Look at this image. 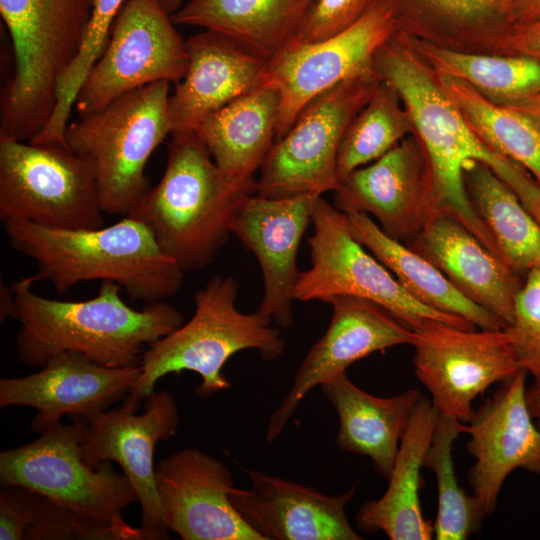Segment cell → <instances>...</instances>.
Listing matches in <instances>:
<instances>
[{"label": "cell", "instance_id": "1", "mask_svg": "<svg viewBox=\"0 0 540 540\" xmlns=\"http://www.w3.org/2000/svg\"><path fill=\"white\" fill-rule=\"evenodd\" d=\"M34 276L12 284L20 328L19 360L42 368L52 357L76 352L111 368L139 366L150 346L184 323L180 310L164 302L134 309L121 297L122 288L102 281L95 297L60 301L32 290Z\"/></svg>", "mask_w": 540, "mask_h": 540}, {"label": "cell", "instance_id": "2", "mask_svg": "<svg viewBox=\"0 0 540 540\" xmlns=\"http://www.w3.org/2000/svg\"><path fill=\"white\" fill-rule=\"evenodd\" d=\"M381 81L399 95L413 124L427 164L431 219L449 216L463 224L489 251L502 259L491 233L474 211L464 184V170L480 161L493 171L504 156L475 134L439 84L433 70L396 30L372 59Z\"/></svg>", "mask_w": 540, "mask_h": 540}, {"label": "cell", "instance_id": "3", "mask_svg": "<svg viewBox=\"0 0 540 540\" xmlns=\"http://www.w3.org/2000/svg\"><path fill=\"white\" fill-rule=\"evenodd\" d=\"M10 246L32 259L36 282L63 295L78 283L111 281L131 301H164L182 287L185 272L151 230L129 216L95 229H57L29 222L4 224Z\"/></svg>", "mask_w": 540, "mask_h": 540}, {"label": "cell", "instance_id": "4", "mask_svg": "<svg viewBox=\"0 0 540 540\" xmlns=\"http://www.w3.org/2000/svg\"><path fill=\"white\" fill-rule=\"evenodd\" d=\"M256 181L224 173L193 130L171 133L164 173L128 215L144 223L186 273L215 260Z\"/></svg>", "mask_w": 540, "mask_h": 540}, {"label": "cell", "instance_id": "5", "mask_svg": "<svg viewBox=\"0 0 540 540\" xmlns=\"http://www.w3.org/2000/svg\"><path fill=\"white\" fill-rule=\"evenodd\" d=\"M237 296L232 276H214L199 289L190 320L148 346L141 375L122 404L138 412L161 378L183 371L200 376L195 394L205 399L231 387L222 370L234 354L253 349L266 361L280 357L285 350L280 330L258 311L241 312Z\"/></svg>", "mask_w": 540, "mask_h": 540}, {"label": "cell", "instance_id": "6", "mask_svg": "<svg viewBox=\"0 0 540 540\" xmlns=\"http://www.w3.org/2000/svg\"><path fill=\"white\" fill-rule=\"evenodd\" d=\"M87 420L72 418L26 445L0 453L1 485H17L42 494L70 511L86 539L143 540L140 527L127 524L123 510L138 501L124 474L112 461L88 464L81 448Z\"/></svg>", "mask_w": 540, "mask_h": 540}, {"label": "cell", "instance_id": "7", "mask_svg": "<svg viewBox=\"0 0 540 540\" xmlns=\"http://www.w3.org/2000/svg\"><path fill=\"white\" fill-rule=\"evenodd\" d=\"M91 8L92 0H0L15 59L1 97L0 138L30 141L46 125Z\"/></svg>", "mask_w": 540, "mask_h": 540}, {"label": "cell", "instance_id": "8", "mask_svg": "<svg viewBox=\"0 0 540 540\" xmlns=\"http://www.w3.org/2000/svg\"><path fill=\"white\" fill-rule=\"evenodd\" d=\"M170 84L146 85L68 124L67 147L89 163L104 213L128 216L150 188L146 164L173 132Z\"/></svg>", "mask_w": 540, "mask_h": 540}, {"label": "cell", "instance_id": "9", "mask_svg": "<svg viewBox=\"0 0 540 540\" xmlns=\"http://www.w3.org/2000/svg\"><path fill=\"white\" fill-rule=\"evenodd\" d=\"M311 222L314 227L308 239L311 267L300 272L293 289L295 300L328 303L335 296L351 295L377 303L413 331L431 322L476 329L463 318L413 298L353 236L345 213L322 196L315 202Z\"/></svg>", "mask_w": 540, "mask_h": 540}, {"label": "cell", "instance_id": "10", "mask_svg": "<svg viewBox=\"0 0 540 540\" xmlns=\"http://www.w3.org/2000/svg\"><path fill=\"white\" fill-rule=\"evenodd\" d=\"M89 163L59 144L0 139V220L57 229L104 226Z\"/></svg>", "mask_w": 540, "mask_h": 540}, {"label": "cell", "instance_id": "11", "mask_svg": "<svg viewBox=\"0 0 540 540\" xmlns=\"http://www.w3.org/2000/svg\"><path fill=\"white\" fill-rule=\"evenodd\" d=\"M379 81L371 65L311 99L271 147L259 169L256 194L277 199L337 191L341 140Z\"/></svg>", "mask_w": 540, "mask_h": 540}, {"label": "cell", "instance_id": "12", "mask_svg": "<svg viewBox=\"0 0 540 540\" xmlns=\"http://www.w3.org/2000/svg\"><path fill=\"white\" fill-rule=\"evenodd\" d=\"M160 0H127L106 46L79 89L74 106L80 116L146 85H177L188 66L186 42Z\"/></svg>", "mask_w": 540, "mask_h": 540}, {"label": "cell", "instance_id": "13", "mask_svg": "<svg viewBox=\"0 0 540 540\" xmlns=\"http://www.w3.org/2000/svg\"><path fill=\"white\" fill-rule=\"evenodd\" d=\"M413 365L441 415L469 423L474 400L521 367L510 335L501 329H462L431 322L414 331Z\"/></svg>", "mask_w": 540, "mask_h": 540}, {"label": "cell", "instance_id": "14", "mask_svg": "<svg viewBox=\"0 0 540 540\" xmlns=\"http://www.w3.org/2000/svg\"><path fill=\"white\" fill-rule=\"evenodd\" d=\"M179 421L174 396L162 390L144 400L141 414L122 404L87 421L83 429L84 460L93 467L116 462L132 485L141 507L143 540L169 539L153 458L157 443L174 436Z\"/></svg>", "mask_w": 540, "mask_h": 540}, {"label": "cell", "instance_id": "15", "mask_svg": "<svg viewBox=\"0 0 540 540\" xmlns=\"http://www.w3.org/2000/svg\"><path fill=\"white\" fill-rule=\"evenodd\" d=\"M396 30L391 8L378 0L342 33L287 50L269 62L265 84L280 95L276 141L289 131L311 99L371 67L376 51Z\"/></svg>", "mask_w": 540, "mask_h": 540}, {"label": "cell", "instance_id": "16", "mask_svg": "<svg viewBox=\"0 0 540 540\" xmlns=\"http://www.w3.org/2000/svg\"><path fill=\"white\" fill-rule=\"evenodd\" d=\"M332 316L324 335L310 348L287 395L270 416L268 442L283 431L311 390L345 373L354 362L387 348L412 345L414 331L370 300L338 295L328 302Z\"/></svg>", "mask_w": 540, "mask_h": 540}, {"label": "cell", "instance_id": "17", "mask_svg": "<svg viewBox=\"0 0 540 540\" xmlns=\"http://www.w3.org/2000/svg\"><path fill=\"white\" fill-rule=\"evenodd\" d=\"M141 365L111 368L83 354L64 352L52 357L36 373L0 379V407L25 406L37 410L31 428L37 433L61 424V419L91 421L123 401L141 375Z\"/></svg>", "mask_w": 540, "mask_h": 540}, {"label": "cell", "instance_id": "18", "mask_svg": "<svg viewBox=\"0 0 540 540\" xmlns=\"http://www.w3.org/2000/svg\"><path fill=\"white\" fill-rule=\"evenodd\" d=\"M524 370L487 399L463 432L475 463L467 479L485 518L496 508L506 478L521 468L540 474V428L527 403Z\"/></svg>", "mask_w": 540, "mask_h": 540}, {"label": "cell", "instance_id": "19", "mask_svg": "<svg viewBox=\"0 0 540 540\" xmlns=\"http://www.w3.org/2000/svg\"><path fill=\"white\" fill-rule=\"evenodd\" d=\"M156 485L169 531L183 540H263L229 499L233 477L224 462L196 448L162 459Z\"/></svg>", "mask_w": 540, "mask_h": 540}, {"label": "cell", "instance_id": "20", "mask_svg": "<svg viewBox=\"0 0 540 540\" xmlns=\"http://www.w3.org/2000/svg\"><path fill=\"white\" fill-rule=\"evenodd\" d=\"M334 206L372 215L386 234L408 245L431 219L427 164L415 135L353 171L335 191Z\"/></svg>", "mask_w": 540, "mask_h": 540}, {"label": "cell", "instance_id": "21", "mask_svg": "<svg viewBox=\"0 0 540 540\" xmlns=\"http://www.w3.org/2000/svg\"><path fill=\"white\" fill-rule=\"evenodd\" d=\"M319 196L276 199L254 194L232 226V235L254 253L262 272L264 294L257 311L280 328L294 323L293 289L301 272L297 253Z\"/></svg>", "mask_w": 540, "mask_h": 540}, {"label": "cell", "instance_id": "22", "mask_svg": "<svg viewBox=\"0 0 540 540\" xmlns=\"http://www.w3.org/2000/svg\"><path fill=\"white\" fill-rule=\"evenodd\" d=\"M248 488L232 487L229 499L263 540H359L345 507L357 486L339 495L245 468Z\"/></svg>", "mask_w": 540, "mask_h": 540}, {"label": "cell", "instance_id": "23", "mask_svg": "<svg viewBox=\"0 0 540 540\" xmlns=\"http://www.w3.org/2000/svg\"><path fill=\"white\" fill-rule=\"evenodd\" d=\"M185 42L187 70L169 98L173 131H194L209 115L265 84L268 61L231 38L205 29Z\"/></svg>", "mask_w": 540, "mask_h": 540}, {"label": "cell", "instance_id": "24", "mask_svg": "<svg viewBox=\"0 0 540 540\" xmlns=\"http://www.w3.org/2000/svg\"><path fill=\"white\" fill-rule=\"evenodd\" d=\"M435 265L465 297L511 325L525 278L449 216L430 219L407 245Z\"/></svg>", "mask_w": 540, "mask_h": 540}, {"label": "cell", "instance_id": "25", "mask_svg": "<svg viewBox=\"0 0 540 540\" xmlns=\"http://www.w3.org/2000/svg\"><path fill=\"white\" fill-rule=\"evenodd\" d=\"M439 411L421 397L401 438L385 493L364 503L355 515L356 527L366 533L382 531L391 540L433 539V522L422 513L421 469Z\"/></svg>", "mask_w": 540, "mask_h": 540}, {"label": "cell", "instance_id": "26", "mask_svg": "<svg viewBox=\"0 0 540 540\" xmlns=\"http://www.w3.org/2000/svg\"><path fill=\"white\" fill-rule=\"evenodd\" d=\"M321 389L338 416L337 446L370 458L377 472L388 480L421 393L411 389L392 397H377L356 386L346 372L324 382Z\"/></svg>", "mask_w": 540, "mask_h": 540}, {"label": "cell", "instance_id": "27", "mask_svg": "<svg viewBox=\"0 0 540 540\" xmlns=\"http://www.w3.org/2000/svg\"><path fill=\"white\" fill-rule=\"evenodd\" d=\"M314 0H189L175 25L221 33L271 62L289 47Z\"/></svg>", "mask_w": 540, "mask_h": 540}, {"label": "cell", "instance_id": "28", "mask_svg": "<svg viewBox=\"0 0 540 540\" xmlns=\"http://www.w3.org/2000/svg\"><path fill=\"white\" fill-rule=\"evenodd\" d=\"M279 109V92L264 84L209 115L194 132L224 173L254 179L276 141Z\"/></svg>", "mask_w": 540, "mask_h": 540}, {"label": "cell", "instance_id": "29", "mask_svg": "<svg viewBox=\"0 0 540 540\" xmlns=\"http://www.w3.org/2000/svg\"><path fill=\"white\" fill-rule=\"evenodd\" d=\"M397 30L464 52L492 53L513 25L509 0H384Z\"/></svg>", "mask_w": 540, "mask_h": 540}, {"label": "cell", "instance_id": "30", "mask_svg": "<svg viewBox=\"0 0 540 540\" xmlns=\"http://www.w3.org/2000/svg\"><path fill=\"white\" fill-rule=\"evenodd\" d=\"M345 215L353 236L413 298L428 307L463 318L479 329L505 328L493 314L459 292L429 260L386 234L368 214L352 211Z\"/></svg>", "mask_w": 540, "mask_h": 540}, {"label": "cell", "instance_id": "31", "mask_svg": "<svg viewBox=\"0 0 540 540\" xmlns=\"http://www.w3.org/2000/svg\"><path fill=\"white\" fill-rule=\"evenodd\" d=\"M464 184L504 262L524 278L540 267V226L515 192L488 165L475 160L464 170Z\"/></svg>", "mask_w": 540, "mask_h": 540}, {"label": "cell", "instance_id": "32", "mask_svg": "<svg viewBox=\"0 0 540 540\" xmlns=\"http://www.w3.org/2000/svg\"><path fill=\"white\" fill-rule=\"evenodd\" d=\"M407 37L434 73L460 79L497 104L540 93L539 59L516 54L464 52Z\"/></svg>", "mask_w": 540, "mask_h": 540}, {"label": "cell", "instance_id": "33", "mask_svg": "<svg viewBox=\"0 0 540 540\" xmlns=\"http://www.w3.org/2000/svg\"><path fill=\"white\" fill-rule=\"evenodd\" d=\"M435 75L480 140L522 166L540 185V129L519 111L487 99L466 82Z\"/></svg>", "mask_w": 540, "mask_h": 540}, {"label": "cell", "instance_id": "34", "mask_svg": "<svg viewBox=\"0 0 540 540\" xmlns=\"http://www.w3.org/2000/svg\"><path fill=\"white\" fill-rule=\"evenodd\" d=\"M410 134H413V124L403 102L389 84L380 80L341 140L337 158L339 183L356 169L383 156Z\"/></svg>", "mask_w": 540, "mask_h": 540}, {"label": "cell", "instance_id": "35", "mask_svg": "<svg viewBox=\"0 0 540 540\" xmlns=\"http://www.w3.org/2000/svg\"><path fill=\"white\" fill-rule=\"evenodd\" d=\"M462 432L463 423L440 414L424 459V467L434 472L437 483L436 540H465L479 531L485 519L478 501L460 487L456 475L452 446Z\"/></svg>", "mask_w": 540, "mask_h": 540}, {"label": "cell", "instance_id": "36", "mask_svg": "<svg viewBox=\"0 0 540 540\" xmlns=\"http://www.w3.org/2000/svg\"><path fill=\"white\" fill-rule=\"evenodd\" d=\"M127 0H92V8L79 50L59 78L56 101L43 129L31 140L34 144L56 143L67 147L65 133L79 89L102 54L114 21Z\"/></svg>", "mask_w": 540, "mask_h": 540}, {"label": "cell", "instance_id": "37", "mask_svg": "<svg viewBox=\"0 0 540 540\" xmlns=\"http://www.w3.org/2000/svg\"><path fill=\"white\" fill-rule=\"evenodd\" d=\"M506 329L521 369L540 386V267L527 273L515 297L513 321Z\"/></svg>", "mask_w": 540, "mask_h": 540}, {"label": "cell", "instance_id": "38", "mask_svg": "<svg viewBox=\"0 0 540 540\" xmlns=\"http://www.w3.org/2000/svg\"><path fill=\"white\" fill-rule=\"evenodd\" d=\"M377 1L314 0L287 50L317 43L342 33L359 21Z\"/></svg>", "mask_w": 540, "mask_h": 540}, {"label": "cell", "instance_id": "39", "mask_svg": "<svg viewBox=\"0 0 540 540\" xmlns=\"http://www.w3.org/2000/svg\"><path fill=\"white\" fill-rule=\"evenodd\" d=\"M497 175L515 192L540 226V185L522 166L508 159Z\"/></svg>", "mask_w": 540, "mask_h": 540}, {"label": "cell", "instance_id": "40", "mask_svg": "<svg viewBox=\"0 0 540 540\" xmlns=\"http://www.w3.org/2000/svg\"><path fill=\"white\" fill-rule=\"evenodd\" d=\"M492 53L526 55L540 60V19L511 25Z\"/></svg>", "mask_w": 540, "mask_h": 540}, {"label": "cell", "instance_id": "41", "mask_svg": "<svg viewBox=\"0 0 540 540\" xmlns=\"http://www.w3.org/2000/svg\"><path fill=\"white\" fill-rule=\"evenodd\" d=\"M509 15L513 24L540 19V0H509Z\"/></svg>", "mask_w": 540, "mask_h": 540}, {"label": "cell", "instance_id": "42", "mask_svg": "<svg viewBox=\"0 0 540 540\" xmlns=\"http://www.w3.org/2000/svg\"><path fill=\"white\" fill-rule=\"evenodd\" d=\"M501 105L519 111L540 129V93Z\"/></svg>", "mask_w": 540, "mask_h": 540}, {"label": "cell", "instance_id": "43", "mask_svg": "<svg viewBox=\"0 0 540 540\" xmlns=\"http://www.w3.org/2000/svg\"><path fill=\"white\" fill-rule=\"evenodd\" d=\"M7 317L17 319V307L12 285H1L0 287V318L1 321Z\"/></svg>", "mask_w": 540, "mask_h": 540}, {"label": "cell", "instance_id": "44", "mask_svg": "<svg viewBox=\"0 0 540 540\" xmlns=\"http://www.w3.org/2000/svg\"><path fill=\"white\" fill-rule=\"evenodd\" d=\"M529 410L536 424L540 428V386L533 384L526 393Z\"/></svg>", "mask_w": 540, "mask_h": 540}, {"label": "cell", "instance_id": "45", "mask_svg": "<svg viewBox=\"0 0 540 540\" xmlns=\"http://www.w3.org/2000/svg\"><path fill=\"white\" fill-rule=\"evenodd\" d=\"M186 0H160L161 5L163 8L170 14H174L177 10H179Z\"/></svg>", "mask_w": 540, "mask_h": 540}]
</instances>
